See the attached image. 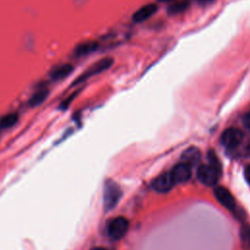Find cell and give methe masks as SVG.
<instances>
[{
	"instance_id": "cell-14",
	"label": "cell",
	"mask_w": 250,
	"mask_h": 250,
	"mask_svg": "<svg viewBox=\"0 0 250 250\" xmlns=\"http://www.w3.org/2000/svg\"><path fill=\"white\" fill-rule=\"evenodd\" d=\"M19 120V114L16 112H9L0 117V128L8 129L13 127Z\"/></svg>"
},
{
	"instance_id": "cell-11",
	"label": "cell",
	"mask_w": 250,
	"mask_h": 250,
	"mask_svg": "<svg viewBox=\"0 0 250 250\" xmlns=\"http://www.w3.org/2000/svg\"><path fill=\"white\" fill-rule=\"evenodd\" d=\"M73 71V66L70 63H62L57 66H55L51 71H50V77L57 81V80H62L68 76L71 72Z\"/></svg>"
},
{
	"instance_id": "cell-18",
	"label": "cell",
	"mask_w": 250,
	"mask_h": 250,
	"mask_svg": "<svg viewBox=\"0 0 250 250\" xmlns=\"http://www.w3.org/2000/svg\"><path fill=\"white\" fill-rule=\"evenodd\" d=\"M242 123L243 125L250 130V111L246 112L242 117Z\"/></svg>"
},
{
	"instance_id": "cell-7",
	"label": "cell",
	"mask_w": 250,
	"mask_h": 250,
	"mask_svg": "<svg viewBox=\"0 0 250 250\" xmlns=\"http://www.w3.org/2000/svg\"><path fill=\"white\" fill-rule=\"evenodd\" d=\"M214 194L217 200L226 208L233 210L235 207V200L232 196V194L225 188L224 187H216L214 189Z\"/></svg>"
},
{
	"instance_id": "cell-2",
	"label": "cell",
	"mask_w": 250,
	"mask_h": 250,
	"mask_svg": "<svg viewBox=\"0 0 250 250\" xmlns=\"http://www.w3.org/2000/svg\"><path fill=\"white\" fill-rule=\"evenodd\" d=\"M122 191L120 187L111 180L104 183V208L105 211L111 210L119 201Z\"/></svg>"
},
{
	"instance_id": "cell-6",
	"label": "cell",
	"mask_w": 250,
	"mask_h": 250,
	"mask_svg": "<svg viewBox=\"0 0 250 250\" xmlns=\"http://www.w3.org/2000/svg\"><path fill=\"white\" fill-rule=\"evenodd\" d=\"M170 174L175 184L185 183L188 181L191 176V167L184 162H181L173 167Z\"/></svg>"
},
{
	"instance_id": "cell-20",
	"label": "cell",
	"mask_w": 250,
	"mask_h": 250,
	"mask_svg": "<svg viewBox=\"0 0 250 250\" xmlns=\"http://www.w3.org/2000/svg\"><path fill=\"white\" fill-rule=\"evenodd\" d=\"M244 176H245V179L248 182V184H250V164L245 167V169H244Z\"/></svg>"
},
{
	"instance_id": "cell-16",
	"label": "cell",
	"mask_w": 250,
	"mask_h": 250,
	"mask_svg": "<svg viewBox=\"0 0 250 250\" xmlns=\"http://www.w3.org/2000/svg\"><path fill=\"white\" fill-rule=\"evenodd\" d=\"M207 158L209 161V165H211L212 167H214L215 169H217L220 173H222V165L221 162L218 158V156L216 155L214 150H209L207 153Z\"/></svg>"
},
{
	"instance_id": "cell-10",
	"label": "cell",
	"mask_w": 250,
	"mask_h": 250,
	"mask_svg": "<svg viewBox=\"0 0 250 250\" xmlns=\"http://www.w3.org/2000/svg\"><path fill=\"white\" fill-rule=\"evenodd\" d=\"M201 153L197 147L190 146L187 148L182 154V162L189 165L190 167L197 165L200 162Z\"/></svg>"
},
{
	"instance_id": "cell-13",
	"label": "cell",
	"mask_w": 250,
	"mask_h": 250,
	"mask_svg": "<svg viewBox=\"0 0 250 250\" xmlns=\"http://www.w3.org/2000/svg\"><path fill=\"white\" fill-rule=\"evenodd\" d=\"M49 95V91L48 89L46 88H42V89H39L38 91L34 92L29 100H28V105L31 106V107H34V106H38L39 104H41L48 97Z\"/></svg>"
},
{
	"instance_id": "cell-17",
	"label": "cell",
	"mask_w": 250,
	"mask_h": 250,
	"mask_svg": "<svg viewBox=\"0 0 250 250\" xmlns=\"http://www.w3.org/2000/svg\"><path fill=\"white\" fill-rule=\"evenodd\" d=\"M188 7V3L185 2V1H182V2H178V3H175L173 5H171L168 9V12L170 14H178V13H181L183 11H185Z\"/></svg>"
},
{
	"instance_id": "cell-9",
	"label": "cell",
	"mask_w": 250,
	"mask_h": 250,
	"mask_svg": "<svg viewBox=\"0 0 250 250\" xmlns=\"http://www.w3.org/2000/svg\"><path fill=\"white\" fill-rule=\"evenodd\" d=\"M157 11V6L153 3H149L146 4L143 7H141L140 9H138L134 15H133V21L136 22H142L146 21L147 19H149L152 15L155 14V12Z\"/></svg>"
},
{
	"instance_id": "cell-5",
	"label": "cell",
	"mask_w": 250,
	"mask_h": 250,
	"mask_svg": "<svg viewBox=\"0 0 250 250\" xmlns=\"http://www.w3.org/2000/svg\"><path fill=\"white\" fill-rule=\"evenodd\" d=\"M243 139V133L237 128H228L226 129L220 138L221 144L227 148H235L240 145Z\"/></svg>"
},
{
	"instance_id": "cell-8",
	"label": "cell",
	"mask_w": 250,
	"mask_h": 250,
	"mask_svg": "<svg viewBox=\"0 0 250 250\" xmlns=\"http://www.w3.org/2000/svg\"><path fill=\"white\" fill-rule=\"evenodd\" d=\"M175 185L170 172L163 173L154 179L152 182V188L158 192H167Z\"/></svg>"
},
{
	"instance_id": "cell-3",
	"label": "cell",
	"mask_w": 250,
	"mask_h": 250,
	"mask_svg": "<svg viewBox=\"0 0 250 250\" xmlns=\"http://www.w3.org/2000/svg\"><path fill=\"white\" fill-rule=\"evenodd\" d=\"M220 176H221V173L209 164L200 165L197 168V178L202 184L206 186H209V187L215 186Z\"/></svg>"
},
{
	"instance_id": "cell-22",
	"label": "cell",
	"mask_w": 250,
	"mask_h": 250,
	"mask_svg": "<svg viewBox=\"0 0 250 250\" xmlns=\"http://www.w3.org/2000/svg\"><path fill=\"white\" fill-rule=\"evenodd\" d=\"M160 2H169V1H172V0H158Z\"/></svg>"
},
{
	"instance_id": "cell-19",
	"label": "cell",
	"mask_w": 250,
	"mask_h": 250,
	"mask_svg": "<svg viewBox=\"0 0 250 250\" xmlns=\"http://www.w3.org/2000/svg\"><path fill=\"white\" fill-rule=\"evenodd\" d=\"M243 154L247 157H250V140L245 144L243 147Z\"/></svg>"
},
{
	"instance_id": "cell-23",
	"label": "cell",
	"mask_w": 250,
	"mask_h": 250,
	"mask_svg": "<svg viewBox=\"0 0 250 250\" xmlns=\"http://www.w3.org/2000/svg\"><path fill=\"white\" fill-rule=\"evenodd\" d=\"M198 1H199V2H206L207 0H198Z\"/></svg>"
},
{
	"instance_id": "cell-15",
	"label": "cell",
	"mask_w": 250,
	"mask_h": 250,
	"mask_svg": "<svg viewBox=\"0 0 250 250\" xmlns=\"http://www.w3.org/2000/svg\"><path fill=\"white\" fill-rule=\"evenodd\" d=\"M240 241L241 246L248 250L250 249V226L244 225L240 229Z\"/></svg>"
},
{
	"instance_id": "cell-12",
	"label": "cell",
	"mask_w": 250,
	"mask_h": 250,
	"mask_svg": "<svg viewBox=\"0 0 250 250\" xmlns=\"http://www.w3.org/2000/svg\"><path fill=\"white\" fill-rule=\"evenodd\" d=\"M97 48H98V43L96 41H85V42L79 43L74 48L73 53L77 57L86 56L88 54L93 53Z\"/></svg>"
},
{
	"instance_id": "cell-4",
	"label": "cell",
	"mask_w": 250,
	"mask_h": 250,
	"mask_svg": "<svg viewBox=\"0 0 250 250\" xmlns=\"http://www.w3.org/2000/svg\"><path fill=\"white\" fill-rule=\"evenodd\" d=\"M129 229V223L124 217H116L107 225V233L113 239L122 238Z\"/></svg>"
},
{
	"instance_id": "cell-1",
	"label": "cell",
	"mask_w": 250,
	"mask_h": 250,
	"mask_svg": "<svg viewBox=\"0 0 250 250\" xmlns=\"http://www.w3.org/2000/svg\"><path fill=\"white\" fill-rule=\"evenodd\" d=\"M113 63V60L109 57H106V58H102L101 60H99L98 62H94L93 64H91L87 69H85L73 82L72 85H77V84H80L84 81H86L87 79L108 69L111 64Z\"/></svg>"
},
{
	"instance_id": "cell-21",
	"label": "cell",
	"mask_w": 250,
	"mask_h": 250,
	"mask_svg": "<svg viewBox=\"0 0 250 250\" xmlns=\"http://www.w3.org/2000/svg\"><path fill=\"white\" fill-rule=\"evenodd\" d=\"M92 250H105V249L103 247H96V248H93Z\"/></svg>"
}]
</instances>
